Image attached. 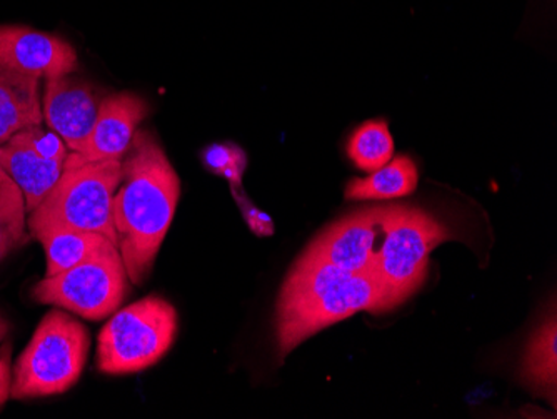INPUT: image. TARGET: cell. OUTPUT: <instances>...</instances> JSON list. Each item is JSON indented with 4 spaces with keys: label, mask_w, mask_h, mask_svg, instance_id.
Returning <instances> with one entry per match:
<instances>
[{
    "label": "cell",
    "mask_w": 557,
    "mask_h": 419,
    "mask_svg": "<svg viewBox=\"0 0 557 419\" xmlns=\"http://www.w3.org/2000/svg\"><path fill=\"white\" fill-rule=\"evenodd\" d=\"M239 189L240 186L233 187V194L234 197H236L240 211H243L244 218H246L247 224H249L250 231L258 234V236H271V234L274 233V224H272L271 218L264 214V212L259 211V209L244 196L243 190Z\"/></svg>",
    "instance_id": "21"
},
{
    "label": "cell",
    "mask_w": 557,
    "mask_h": 419,
    "mask_svg": "<svg viewBox=\"0 0 557 419\" xmlns=\"http://www.w3.org/2000/svg\"><path fill=\"white\" fill-rule=\"evenodd\" d=\"M9 331H11V324H9V321H5L2 316H0V343L8 337Z\"/></svg>",
    "instance_id": "23"
},
{
    "label": "cell",
    "mask_w": 557,
    "mask_h": 419,
    "mask_svg": "<svg viewBox=\"0 0 557 419\" xmlns=\"http://www.w3.org/2000/svg\"><path fill=\"white\" fill-rule=\"evenodd\" d=\"M0 164L24 196L27 214L46 199L61 177L64 162L37 155L21 133L0 146Z\"/></svg>",
    "instance_id": "12"
},
{
    "label": "cell",
    "mask_w": 557,
    "mask_h": 419,
    "mask_svg": "<svg viewBox=\"0 0 557 419\" xmlns=\"http://www.w3.org/2000/svg\"><path fill=\"white\" fill-rule=\"evenodd\" d=\"M389 206L369 208L341 219L325 230L304 255L322 259L349 273H371L377 256L379 236L384 234Z\"/></svg>",
    "instance_id": "8"
},
{
    "label": "cell",
    "mask_w": 557,
    "mask_h": 419,
    "mask_svg": "<svg viewBox=\"0 0 557 419\" xmlns=\"http://www.w3.org/2000/svg\"><path fill=\"white\" fill-rule=\"evenodd\" d=\"M0 67L34 79L71 76L79 59L67 40L24 26H0Z\"/></svg>",
    "instance_id": "9"
},
{
    "label": "cell",
    "mask_w": 557,
    "mask_h": 419,
    "mask_svg": "<svg viewBox=\"0 0 557 419\" xmlns=\"http://www.w3.org/2000/svg\"><path fill=\"white\" fill-rule=\"evenodd\" d=\"M556 318L543 324L529 344L524 377L534 390L556 396Z\"/></svg>",
    "instance_id": "16"
},
{
    "label": "cell",
    "mask_w": 557,
    "mask_h": 419,
    "mask_svg": "<svg viewBox=\"0 0 557 419\" xmlns=\"http://www.w3.org/2000/svg\"><path fill=\"white\" fill-rule=\"evenodd\" d=\"M21 134L34 151L42 156L44 159L59 162H65L67 159V146L54 131H44L42 126H33L21 131Z\"/></svg>",
    "instance_id": "20"
},
{
    "label": "cell",
    "mask_w": 557,
    "mask_h": 419,
    "mask_svg": "<svg viewBox=\"0 0 557 419\" xmlns=\"http://www.w3.org/2000/svg\"><path fill=\"white\" fill-rule=\"evenodd\" d=\"M450 237L449 227L433 214L411 206H389L372 274L400 305L424 283L431 251Z\"/></svg>",
    "instance_id": "6"
},
{
    "label": "cell",
    "mask_w": 557,
    "mask_h": 419,
    "mask_svg": "<svg viewBox=\"0 0 557 419\" xmlns=\"http://www.w3.org/2000/svg\"><path fill=\"white\" fill-rule=\"evenodd\" d=\"M29 241L24 196L11 177L0 183V262Z\"/></svg>",
    "instance_id": "18"
},
{
    "label": "cell",
    "mask_w": 557,
    "mask_h": 419,
    "mask_svg": "<svg viewBox=\"0 0 557 419\" xmlns=\"http://www.w3.org/2000/svg\"><path fill=\"white\" fill-rule=\"evenodd\" d=\"M177 323L174 306L159 296L115 311L97 337V369L115 377L154 366L171 349Z\"/></svg>",
    "instance_id": "5"
},
{
    "label": "cell",
    "mask_w": 557,
    "mask_h": 419,
    "mask_svg": "<svg viewBox=\"0 0 557 419\" xmlns=\"http://www.w3.org/2000/svg\"><path fill=\"white\" fill-rule=\"evenodd\" d=\"M418 168L409 156H397L368 177L347 184L350 201H389L414 193L418 187Z\"/></svg>",
    "instance_id": "15"
},
{
    "label": "cell",
    "mask_w": 557,
    "mask_h": 419,
    "mask_svg": "<svg viewBox=\"0 0 557 419\" xmlns=\"http://www.w3.org/2000/svg\"><path fill=\"white\" fill-rule=\"evenodd\" d=\"M33 236L40 241L46 251V278L55 276L62 271L81 264L112 243L102 234L69 230V227H44Z\"/></svg>",
    "instance_id": "14"
},
{
    "label": "cell",
    "mask_w": 557,
    "mask_h": 419,
    "mask_svg": "<svg viewBox=\"0 0 557 419\" xmlns=\"http://www.w3.org/2000/svg\"><path fill=\"white\" fill-rule=\"evenodd\" d=\"M202 162L209 171L230 181L231 186H243L246 171V152L236 144H212L202 151Z\"/></svg>",
    "instance_id": "19"
},
{
    "label": "cell",
    "mask_w": 557,
    "mask_h": 419,
    "mask_svg": "<svg viewBox=\"0 0 557 419\" xmlns=\"http://www.w3.org/2000/svg\"><path fill=\"white\" fill-rule=\"evenodd\" d=\"M149 106L133 93L109 94L102 99L92 133L83 152H74L81 161H121L147 118Z\"/></svg>",
    "instance_id": "11"
},
{
    "label": "cell",
    "mask_w": 557,
    "mask_h": 419,
    "mask_svg": "<svg viewBox=\"0 0 557 419\" xmlns=\"http://www.w3.org/2000/svg\"><path fill=\"white\" fill-rule=\"evenodd\" d=\"M12 390V344L0 346V408L11 398Z\"/></svg>",
    "instance_id": "22"
},
{
    "label": "cell",
    "mask_w": 557,
    "mask_h": 419,
    "mask_svg": "<svg viewBox=\"0 0 557 419\" xmlns=\"http://www.w3.org/2000/svg\"><path fill=\"white\" fill-rule=\"evenodd\" d=\"M106 94L87 83L64 76L47 81L42 99L44 119L71 152H83L96 124Z\"/></svg>",
    "instance_id": "10"
},
{
    "label": "cell",
    "mask_w": 557,
    "mask_h": 419,
    "mask_svg": "<svg viewBox=\"0 0 557 419\" xmlns=\"http://www.w3.org/2000/svg\"><path fill=\"white\" fill-rule=\"evenodd\" d=\"M5 177H8V174H5L4 169H2V164H0V183H2V181L5 180Z\"/></svg>",
    "instance_id": "24"
},
{
    "label": "cell",
    "mask_w": 557,
    "mask_h": 419,
    "mask_svg": "<svg viewBox=\"0 0 557 419\" xmlns=\"http://www.w3.org/2000/svg\"><path fill=\"white\" fill-rule=\"evenodd\" d=\"M347 156L356 168L377 171L393 159L394 140L384 121H368L354 131L347 143Z\"/></svg>",
    "instance_id": "17"
},
{
    "label": "cell",
    "mask_w": 557,
    "mask_h": 419,
    "mask_svg": "<svg viewBox=\"0 0 557 419\" xmlns=\"http://www.w3.org/2000/svg\"><path fill=\"white\" fill-rule=\"evenodd\" d=\"M90 336L81 321L52 309L15 361L11 398H46L71 390L86 366Z\"/></svg>",
    "instance_id": "4"
},
{
    "label": "cell",
    "mask_w": 557,
    "mask_h": 419,
    "mask_svg": "<svg viewBox=\"0 0 557 419\" xmlns=\"http://www.w3.org/2000/svg\"><path fill=\"white\" fill-rule=\"evenodd\" d=\"M181 196V181L164 149L149 131H137L122 158L114 194L117 248L131 283L143 284L154 266Z\"/></svg>",
    "instance_id": "1"
},
{
    "label": "cell",
    "mask_w": 557,
    "mask_h": 419,
    "mask_svg": "<svg viewBox=\"0 0 557 419\" xmlns=\"http://www.w3.org/2000/svg\"><path fill=\"white\" fill-rule=\"evenodd\" d=\"M399 303L374 274L349 273L322 259L302 255L278 294L275 336L287 355L302 341L356 312L389 311Z\"/></svg>",
    "instance_id": "2"
},
{
    "label": "cell",
    "mask_w": 557,
    "mask_h": 419,
    "mask_svg": "<svg viewBox=\"0 0 557 419\" xmlns=\"http://www.w3.org/2000/svg\"><path fill=\"white\" fill-rule=\"evenodd\" d=\"M127 271L115 244L55 276L44 278L33 289L40 305L67 309L89 321L114 315L127 296Z\"/></svg>",
    "instance_id": "7"
},
{
    "label": "cell",
    "mask_w": 557,
    "mask_h": 419,
    "mask_svg": "<svg viewBox=\"0 0 557 419\" xmlns=\"http://www.w3.org/2000/svg\"><path fill=\"white\" fill-rule=\"evenodd\" d=\"M121 177L122 159L87 162L71 152L55 186L29 212L27 227L33 234L44 227L90 231L117 246L112 205Z\"/></svg>",
    "instance_id": "3"
},
{
    "label": "cell",
    "mask_w": 557,
    "mask_h": 419,
    "mask_svg": "<svg viewBox=\"0 0 557 419\" xmlns=\"http://www.w3.org/2000/svg\"><path fill=\"white\" fill-rule=\"evenodd\" d=\"M44 121L39 81L0 67V146Z\"/></svg>",
    "instance_id": "13"
}]
</instances>
